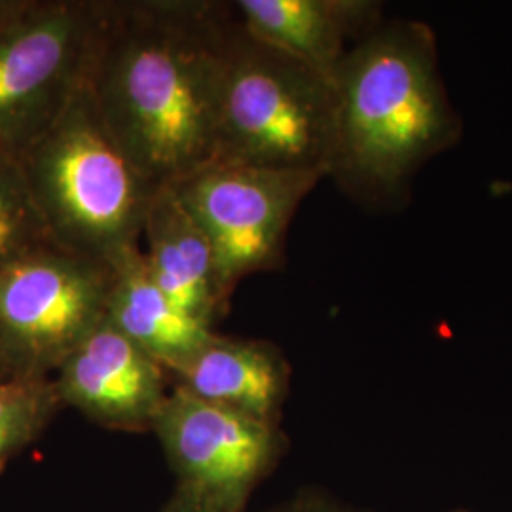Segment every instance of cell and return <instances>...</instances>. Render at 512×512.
<instances>
[{
    "label": "cell",
    "mask_w": 512,
    "mask_h": 512,
    "mask_svg": "<svg viewBox=\"0 0 512 512\" xmlns=\"http://www.w3.org/2000/svg\"><path fill=\"white\" fill-rule=\"evenodd\" d=\"M232 2L97 0L84 84L103 124L150 183L213 162Z\"/></svg>",
    "instance_id": "obj_1"
},
{
    "label": "cell",
    "mask_w": 512,
    "mask_h": 512,
    "mask_svg": "<svg viewBox=\"0 0 512 512\" xmlns=\"http://www.w3.org/2000/svg\"><path fill=\"white\" fill-rule=\"evenodd\" d=\"M334 84L327 177L363 209H404L421 167L456 147L463 133L433 29L423 21L384 19L346 55Z\"/></svg>",
    "instance_id": "obj_2"
},
{
    "label": "cell",
    "mask_w": 512,
    "mask_h": 512,
    "mask_svg": "<svg viewBox=\"0 0 512 512\" xmlns=\"http://www.w3.org/2000/svg\"><path fill=\"white\" fill-rule=\"evenodd\" d=\"M19 164L59 249L110 270L141 251L148 205L160 186L112 139L84 78Z\"/></svg>",
    "instance_id": "obj_3"
},
{
    "label": "cell",
    "mask_w": 512,
    "mask_h": 512,
    "mask_svg": "<svg viewBox=\"0 0 512 512\" xmlns=\"http://www.w3.org/2000/svg\"><path fill=\"white\" fill-rule=\"evenodd\" d=\"M336 131L334 78L253 37L228 33L211 164L327 177Z\"/></svg>",
    "instance_id": "obj_4"
},
{
    "label": "cell",
    "mask_w": 512,
    "mask_h": 512,
    "mask_svg": "<svg viewBox=\"0 0 512 512\" xmlns=\"http://www.w3.org/2000/svg\"><path fill=\"white\" fill-rule=\"evenodd\" d=\"M97 0H10L0 12V154L19 160L82 80Z\"/></svg>",
    "instance_id": "obj_5"
},
{
    "label": "cell",
    "mask_w": 512,
    "mask_h": 512,
    "mask_svg": "<svg viewBox=\"0 0 512 512\" xmlns=\"http://www.w3.org/2000/svg\"><path fill=\"white\" fill-rule=\"evenodd\" d=\"M112 270L59 247L0 268V353L14 376H52L107 317Z\"/></svg>",
    "instance_id": "obj_6"
},
{
    "label": "cell",
    "mask_w": 512,
    "mask_h": 512,
    "mask_svg": "<svg viewBox=\"0 0 512 512\" xmlns=\"http://www.w3.org/2000/svg\"><path fill=\"white\" fill-rule=\"evenodd\" d=\"M325 179L319 173L207 164L171 184L209 239L224 291L247 275L285 262V241L300 203Z\"/></svg>",
    "instance_id": "obj_7"
},
{
    "label": "cell",
    "mask_w": 512,
    "mask_h": 512,
    "mask_svg": "<svg viewBox=\"0 0 512 512\" xmlns=\"http://www.w3.org/2000/svg\"><path fill=\"white\" fill-rule=\"evenodd\" d=\"M152 433L177 478L175 492L230 512L249 497L285 450L279 423L207 403L171 384Z\"/></svg>",
    "instance_id": "obj_8"
},
{
    "label": "cell",
    "mask_w": 512,
    "mask_h": 512,
    "mask_svg": "<svg viewBox=\"0 0 512 512\" xmlns=\"http://www.w3.org/2000/svg\"><path fill=\"white\" fill-rule=\"evenodd\" d=\"M61 406L110 431L152 433L171 376L147 351L105 321L57 366Z\"/></svg>",
    "instance_id": "obj_9"
},
{
    "label": "cell",
    "mask_w": 512,
    "mask_h": 512,
    "mask_svg": "<svg viewBox=\"0 0 512 512\" xmlns=\"http://www.w3.org/2000/svg\"><path fill=\"white\" fill-rule=\"evenodd\" d=\"M253 37L334 78L346 55L384 23L376 0H236Z\"/></svg>",
    "instance_id": "obj_10"
},
{
    "label": "cell",
    "mask_w": 512,
    "mask_h": 512,
    "mask_svg": "<svg viewBox=\"0 0 512 512\" xmlns=\"http://www.w3.org/2000/svg\"><path fill=\"white\" fill-rule=\"evenodd\" d=\"M143 249L148 274L177 306L215 329L228 310L213 247L173 186H160L148 205Z\"/></svg>",
    "instance_id": "obj_11"
},
{
    "label": "cell",
    "mask_w": 512,
    "mask_h": 512,
    "mask_svg": "<svg viewBox=\"0 0 512 512\" xmlns=\"http://www.w3.org/2000/svg\"><path fill=\"white\" fill-rule=\"evenodd\" d=\"M169 376L171 384L207 403L279 423L289 395L291 366L272 342L217 332Z\"/></svg>",
    "instance_id": "obj_12"
},
{
    "label": "cell",
    "mask_w": 512,
    "mask_h": 512,
    "mask_svg": "<svg viewBox=\"0 0 512 512\" xmlns=\"http://www.w3.org/2000/svg\"><path fill=\"white\" fill-rule=\"evenodd\" d=\"M107 321L171 374L217 334L154 283L143 249L112 270Z\"/></svg>",
    "instance_id": "obj_13"
},
{
    "label": "cell",
    "mask_w": 512,
    "mask_h": 512,
    "mask_svg": "<svg viewBox=\"0 0 512 512\" xmlns=\"http://www.w3.org/2000/svg\"><path fill=\"white\" fill-rule=\"evenodd\" d=\"M59 408L52 376L0 380V471L42 435Z\"/></svg>",
    "instance_id": "obj_14"
},
{
    "label": "cell",
    "mask_w": 512,
    "mask_h": 512,
    "mask_svg": "<svg viewBox=\"0 0 512 512\" xmlns=\"http://www.w3.org/2000/svg\"><path fill=\"white\" fill-rule=\"evenodd\" d=\"M57 247L42 220L19 160L0 154V268Z\"/></svg>",
    "instance_id": "obj_15"
},
{
    "label": "cell",
    "mask_w": 512,
    "mask_h": 512,
    "mask_svg": "<svg viewBox=\"0 0 512 512\" xmlns=\"http://www.w3.org/2000/svg\"><path fill=\"white\" fill-rule=\"evenodd\" d=\"M279 512H353L325 495H300L291 505Z\"/></svg>",
    "instance_id": "obj_16"
},
{
    "label": "cell",
    "mask_w": 512,
    "mask_h": 512,
    "mask_svg": "<svg viewBox=\"0 0 512 512\" xmlns=\"http://www.w3.org/2000/svg\"><path fill=\"white\" fill-rule=\"evenodd\" d=\"M160 512H230L217 509L213 505L202 503L198 499H192L188 495L181 494V492H173L169 497V501L165 503Z\"/></svg>",
    "instance_id": "obj_17"
},
{
    "label": "cell",
    "mask_w": 512,
    "mask_h": 512,
    "mask_svg": "<svg viewBox=\"0 0 512 512\" xmlns=\"http://www.w3.org/2000/svg\"><path fill=\"white\" fill-rule=\"evenodd\" d=\"M10 376H14V374L10 372V368L6 366L4 359H2V353H0V380H4V378H10Z\"/></svg>",
    "instance_id": "obj_18"
},
{
    "label": "cell",
    "mask_w": 512,
    "mask_h": 512,
    "mask_svg": "<svg viewBox=\"0 0 512 512\" xmlns=\"http://www.w3.org/2000/svg\"><path fill=\"white\" fill-rule=\"evenodd\" d=\"M8 4H10V0H0V12H4Z\"/></svg>",
    "instance_id": "obj_19"
}]
</instances>
